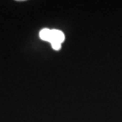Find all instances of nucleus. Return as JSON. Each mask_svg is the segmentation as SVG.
Masks as SVG:
<instances>
[{"label": "nucleus", "instance_id": "obj_2", "mask_svg": "<svg viewBox=\"0 0 122 122\" xmlns=\"http://www.w3.org/2000/svg\"><path fill=\"white\" fill-rule=\"evenodd\" d=\"M40 38L47 42H52V30L50 29H43L40 32Z\"/></svg>", "mask_w": 122, "mask_h": 122}, {"label": "nucleus", "instance_id": "obj_1", "mask_svg": "<svg viewBox=\"0 0 122 122\" xmlns=\"http://www.w3.org/2000/svg\"><path fill=\"white\" fill-rule=\"evenodd\" d=\"M65 36L63 35V33L59 30H52V42H58L61 44L64 41ZM51 42V43H52Z\"/></svg>", "mask_w": 122, "mask_h": 122}, {"label": "nucleus", "instance_id": "obj_3", "mask_svg": "<svg viewBox=\"0 0 122 122\" xmlns=\"http://www.w3.org/2000/svg\"><path fill=\"white\" fill-rule=\"evenodd\" d=\"M51 44H52V47L54 49V50H60V49H61V44H60V43L53 41Z\"/></svg>", "mask_w": 122, "mask_h": 122}]
</instances>
